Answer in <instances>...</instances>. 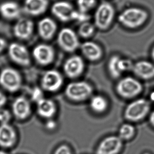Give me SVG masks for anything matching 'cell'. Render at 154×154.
<instances>
[{
  "label": "cell",
  "instance_id": "1",
  "mask_svg": "<svg viewBox=\"0 0 154 154\" xmlns=\"http://www.w3.org/2000/svg\"><path fill=\"white\" fill-rule=\"evenodd\" d=\"M94 93L92 84L85 81L75 80L67 84L64 90L65 96L74 103H82L90 100Z\"/></svg>",
  "mask_w": 154,
  "mask_h": 154
},
{
  "label": "cell",
  "instance_id": "2",
  "mask_svg": "<svg viewBox=\"0 0 154 154\" xmlns=\"http://www.w3.org/2000/svg\"><path fill=\"white\" fill-rule=\"evenodd\" d=\"M148 14L138 8L131 7L125 9L119 15L117 20L124 27L128 29H136L146 22Z\"/></svg>",
  "mask_w": 154,
  "mask_h": 154
},
{
  "label": "cell",
  "instance_id": "3",
  "mask_svg": "<svg viewBox=\"0 0 154 154\" xmlns=\"http://www.w3.org/2000/svg\"><path fill=\"white\" fill-rule=\"evenodd\" d=\"M115 13L114 6L109 2L99 4L94 15V24L96 29L102 31L109 29L114 20Z\"/></svg>",
  "mask_w": 154,
  "mask_h": 154
},
{
  "label": "cell",
  "instance_id": "4",
  "mask_svg": "<svg viewBox=\"0 0 154 154\" xmlns=\"http://www.w3.org/2000/svg\"><path fill=\"white\" fill-rule=\"evenodd\" d=\"M143 90L142 84L131 76L123 77L117 82L115 91L121 98L132 99L138 96Z\"/></svg>",
  "mask_w": 154,
  "mask_h": 154
},
{
  "label": "cell",
  "instance_id": "5",
  "mask_svg": "<svg viewBox=\"0 0 154 154\" xmlns=\"http://www.w3.org/2000/svg\"><path fill=\"white\" fill-rule=\"evenodd\" d=\"M22 84V76L17 69L6 67L0 72V86L7 92L11 93L18 92Z\"/></svg>",
  "mask_w": 154,
  "mask_h": 154
},
{
  "label": "cell",
  "instance_id": "6",
  "mask_svg": "<svg viewBox=\"0 0 154 154\" xmlns=\"http://www.w3.org/2000/svg\"><path fill=\"white\" fill-rule=\"evenodd\" d=\"M56 41L59 48L68 53H74L81 45L79 36L69 27H63L60 29L57 34Z\"/></svg>",
  "mask_w": 154,
  "mask_h": 154
},
{
  "label": "cell",
  "instance_id": "7",
  "mask_svg": "<svg viewBox=\"0 0 154 154\" xmlns=\"http://www.w3.org/2000/svg\"><path fill=\"white\" fill-rule=\"evenodd\" d=\"M149 103L143 98L132 101L126 107L124 116L127 121L131 122L140 121L147 115L150 110Z\"/></svg>",
  "mask_w": 154,
  "mask_h": 154
},
{
  "label": "cell",
  "instance_id": "8",
  "mask_svg": "<svg viewBox=\"0 0 154 154\" xmlns=\"http://www.w3.org/2000/svg\"><path fill=\"white\" fill-rule=\"evenodd\" d=\"M77 12L73 4L64 0L54 2L51 7V12L53 16L63 23L75 21Z\"/></svg>",
  "mask_w": 154,
  "mask_h": 154
},
{
  "label": "cell",
  "instance_id": "9",
  "mask_svg": "<svg viewBox=\"0 0 154 154\" xmlns=\"http://www.w3.org/2000/svg\"><path fill=\"white\" fill-rule=\"evenodd\" d=\"M7 50L11 60L16 64L26 67L31 64V54L23 44L12 42L8 45Z\"/></svg>",
  "mask_w": 154,
  "mask_h": 154
},
{
  "label": "cell",
  "instance_id": "10",
  "mask_svg": "<svg viewBox=\"0 0 154 154\" xmlns=\"http://www.w3.org/2000/svg\"><path fill=\"white\" fill-rule=\"evenodd\" d=\"M64 84V77L57 70L51 69L45 71L40 79V85L43 91L54 93L58 92Z\"/></svg>",
  "mask_w": 154,
  "mask_h": 154
},
{
  "label": "cell",
  "instance_id": "11",
  "mask_svg": "<svg viewBox=\"0 0 154 154\" xmlns=\"http://www.w3.org/2000/svg\"><path fill=\"white\" fill-rule=\"evenodd\" d=\"M31 54L38 65L41 66H48L54 62L56 52L53 46L47 43H40L34 47Z\"/></svg>",
  "mask_w": 154,
  "mask_h": 154
},
{
  "label": "cell",
  "instance_id": "12",
  "mask_svg": "<svg viewBox=\"0 0 154 154\" xmlns=\"http://www.w3.org/2000/svg\"><path fill=\"white\" fill-rule=\"evenodd\" d=\"M63 69L67 77L71 79H77L83 75L85 71V60L79 55H72L65 60Z\"/></svg>",
  "mask_w": 154,
  "mask_h": 154
},
{
  "label": "cell",
  "instance_id": "13",
  "mask_svg": "<svg viewBox=\"0 0 154 154\" xmlns=\"http://www.w3.org/2000/svg\"><path fill=\"white\" fill-rule=\"evenodd\" d=\"M19 142V134L14 126L9 124H0V149H14Z\"/></svg>",
  "mask_w": 154,
  "mask_h": 154
},
{
  "label": "cell",
  "instance_id": "14",
  "mask_svg": "<svg viewBox=\"0 0 154 154\" xmlns=\"http://www.w3.org/2000/svg\"><path fill=\"white\" fill-rule=\"evenodd\" d=\"M33 21L27 17H20L13 27V33L18 40L26 41L31 38L34 32Z\"/></svg>",
  "mask_w": 154,
  "mask_h": 154
},
{
  "label": "cell",
  "instance_id": "15",
  "mask_svg": "<svg viewBox=\"0 0 154 154\" xmlns=\"http://www.w3.org/2000/svg\"><path fill=\"white\" fill-rule=\"evenodd\" d=\"M32 105L25 96H19L13 100L12 104L13 117L19 121H25L31 115Z\"/></svg>",
  "mask_w": 154,
  "mask_h": 154
},
{
  "label": "cell",
  "instance_id": "16",
  "mask_svg": "<svg viewBox=\"0 0 154 154\" xmlns=\"http://www.w3.org/2000/svg\"><path fill=\"white\" fill-rule=\"evenodd\" d=\"M22 12L32 17L41 16L45 13L50 6L49 0H24L21 5Z\"/></svg>",
  "mask_w": 154,
  "mask_h": 154
},
{
  "label": "cell",
  "instance_id": "17",
  "mask_svg": "<svg viewBox=\"0 0 154 154\" xmlns=\"http://www.w3.org/2000/svg\"><path fill=\"white\" fill-rule=\"evenodd\" d=\"M79 49L82 57L91 62H98L104 55L102 48L96 42L92 41L84 42L81 44Z\"/></svg>",
  "mask_w": 154,
  "mask_h": 154
},
{
  "label": "cell",
  "instance_id": "18",
  "mask_svg": "<svg viewBox=\"0 0 154 154\" xmlns=\"http://www.w3.org/2000/svg\"><path fill=\"white\" fill-rule=\"evenodd\" d=\"M22 12V6L15 1L6 0L0 3V15L5 20H17Z\"/></svg>",
  "mask_w": 154,
  "mask_h": 154
},
{
  "label": "cell",
  "instance_id": "19",
  "mask_svg": "<svg viewBox=\"0 0 154 154\" xmlns=\"http://www.w3.org/2000/svg\"><path fill=\"white\" fill-rule=\"evenodd\" d=\"M38 34L42 40L48 41L53 39L57 31V24L50 17H44L38 22Z\"/></svg>",
  "mask_w": 154,
  "mask_h": 154
},
{
  "label": "cell",
  "instance_id": "20",
  "mask_svg": "<svg viewBox=\"0 0 154 154\" xmlns=\"http://www.w3.org/2000/svg\"><path fill=\"white\" fill-rule=\"evenodd\" d=\"M122 147V140L119 136H111L100 142L96 149V154H116Z\"/></svg>",
  "mask_w": 154,
  "mask_h": 154
},
{
  "label": "cell",
  "instance_id": "21",
  "mask_svg": "<svg viewBox=\"0 0 154 154\" xmlns=\"http://www.w3.org/2000/svg\"><path fill=\"white\" fill-rule=\"evenodd\" d=\"M36 103L37 114L42 119H52L56 115L57 107L54 100L44 97Z\"/></svg>",
  "mask_w": 154,
  "mask_h": 154
},
{
  "label": "cell",
  "instance_id": "22",
  "mask_svg": "<svg viewBox=\"0 0 154 154\" xmlns=\"http://www.w3.org/2000/svg\"><path fill=\"white\" fill-rule=\"evenodd\" d=\"M131 71L140 79H149L154 77V64L146 60H140L134 64Z\"/></svg>",
  "mask_w": 154,
  "mask_h": 154
},
{
  "label": "cell",
  "instance_id": "23",
  "mask_svg": "<svg viewBox=\"0 0 154 154\" xmlns=\"http://www.w3.org/2000/svg\"><path fill=\"white\" fill-rule=\"evenodd\" d=\"M89 101V107L91 110L96 114H103L108 109V101L102 95H93Z\"/></svg>",
  "mask_w": 154,
  "mask_h": 154
},
{
  "label": "cell",
  "instance_id": "24",
  "mask_svg": "<svg viewBox=\"0 0 154 154\" xmlns=\"http://www.w3.org/2000/svg\"><path fill=\"white\" fill-rule=\"evenodd\" d=\"M120 56L117 54L113 55L110 56L107 62V69L108 74L113 79H118L122 75L119 67V60Z\"/></svg>",
  "mask_w": 154,
  "mask_h": 154
},
{
  "label": "cell",
  "instance_id": "25",
  "mask_svg": "<svg viewBox=\"0 0 154 154\" xmlns=\"http://www.w3.org/2000/svg\"><path fill=\"white\" fill-rule=\"evenodd\" d=\"M96 29L94 24L90 21L81 23L77 29V35L84 39H88L94 35Z\"/></svg>",
  "mask_w": 154,
  "mask_h": 154
},
{
  "label": "cell",
  "instance_id": "26",
  "mask_svg": "<svg viewBox=\"0 0 154 154\" xmlns=\"http://www.w3.org/2000/svg\"><path fill=\"white\" fill-rule=\"evenodd\" d=\"M135 133V127L129 123H125L119 128V137L122 140H128L133 137Z\"/></svg>",
  "mask_w": 154,
  "mask_h": 154
},
{
  "label": "cell",
  "instance_id": "27",
  "mask_svg": "<svg viewBox=\"0 0 154 154\" xmlns=\"http://www.w3.org/2000/svg\"><path fill=\"white\" fill-rule=\"evenodd\" d=\"M97 4V0H76L77 10L85 13L95 8Z\"/></svg>",
  "mask_w": 154,
  "mask_h": 154
},
{
  "label": "cell",
  "instance_id": "28",
  "mask_svg": "<svg viewBox=\"0 0 154 154\" xmlns=\"http://www.w3.org/2000/svg\"><path fill=\"white\" fill-rule=\"evenodd\" d=\"M133 63L131 60L127 58H123L121 56L119 58V71L123 74V73L127 71H131L133 66Z\"/></svg>",
  "mask_w": 154,
  "mask_h": 154
},
{
  "label": "cell",
  "instance_id": "29",
  "mask_svg": "<svg viewBox=\"0 0 154 154\" xmlns=\"http://www.w3.org/2000/svg\"><path fill=\"white\" fill-rule=\"evenodd\" d=\"M12 117V114L10 110L3 108L0 109V124H9Z\"/></svg>",
  "mask_w": 154,
  "mask_h": 154
},
{
  "label": "cell",
  "instance_id": "30",
  "mask_svg": "<svg viewBox=\"0 0 154 154\" xmlns=\"http://www.w3.org/2000/svg\"><path fill=\"white\" fill-rule=\"evenodd\" d=\"M43 91L41 88H36L32 93V98L36 103L44 98Z\"/></svg>",
  "mask_w": 154,
  "mask_h": 154
},
{
  "label": "cell",
  "instance_id": "31",
  "mask_svg": "<svg viewBox=\"0 0 154 154\" xmlns=\"http://www.w3.org/2000/svg\"><path fill=\"white\" fill-rule=\"evenodd\" d=\"M54 154H72V153L67 146L62 145L56 149Z\"/></svg>",
  "mask_w": 154,
  "mask_h": 154
},
{
  "label": "cell",
  "instance_id": "32",
  "mask_svg": "<svg viewBox=\"0 0 154 154\" xmlns=\"http://www.w3.org/2000/svg\"><path fill=\"white\" fill-rule=\"evenodd\" d=\"M56 126H57V123L53 119H47L46 124H45V127L47 129L52 131L55 129Z\"/></svg>",
  "mask_w": 154,
  "mask_h": 154
},
{
  "label": "cell",
  "instance_id": "33",
  "mask_svg": "<svg viewBox=\"0 0 154 154\" xmlns=\"http://www.w3.org/2000/svg\"><path fill=\"white\" fill-rule=\"evenodd\" d=\"M8 44L4 38L0 37V54L4 52L8 48Z\"/></svg>",
  "mask_w": 154,
  "mask_h": 154
},
{
  "label": "cell",
  "instance_id": "34",
  "mask_svg": "<svg viewBox=\"0 0 154 154\" xmlns=\"http://www.w3.org/2000/svg\"><path fill=\"white\" fill-rule=\"evenodd\" d=\"M7 97L3 92L0 91V109L3 108L4 105L7 103Z\"/></svg>",
  "mask_w": 154,
  "mask_h": 154
},
{
  "label": "cell",
  "instance_id": "35",
  "mask_svg": "<svg viewBox=\"0 0 154 154\" xmlns=\"http://www.w3.org/2000/svg\"><path fill=\"white\" fill-rule=\"evenodd\" d=\"M149 122H150V124L154 127V111L150 114V116H149Z\"/></svg>",
  "mask_w": 154,
  "mask_h": 154
},
{
  "label": "cell",
  "instance_id": "36",
  "mask_svg": "<svg viewBox=\"0 0 154 154\" xmlns=\"http://www.w3.org/2000/svg\"><path fill=\"white\" fill-rule=\"evenodd\" d=\"M0 154H10L8 151L0 149Z\"/></svg>",
  "mask_w": 154,
  "mask_h": 154
},
{
  "label": "cell",
  "instance_id": "37",
  "mask_svg": "<svg viewBox=\"0 0 154 154\" xmlns=\"http://www.w3.org/2000/svg\"><path fill=\"white\" fill-rule=\"evenodd\" d=\"M150 98L152 99V100L154 101V92H152V93L150 95Z\"/></svg>",
  "mask_w": 154,
  "mask_h": 154
},
{
  "label": "cell",
  "instance_id": "38",
  "mask_svg": "<svg viewBox=\"0 0 154 154\" xmlns=\"http://www.w3.org/2000/svg\"><path fill=\"white\" fill-rule=\"evenodd\" d=\"M152 57L153 60H154V47L152 48Z\"/></svg>",
  "mask_w": 154,
  "mask_h": 154
},
{
  "label": "cell",
  "instance_id": "39",
  "mask_svg": "<svg viewBox=\"0 0 154 154\" xmlns=\"http://www.w3.org/2000/svg\"><path fill=\"white\" fill-rule=\"evenodd\" d=\"M144 154H150L149 153H148V152H146V153H144Z\"/></svg>",
  "mask_w": 154,
  "mask_h": 154
}]
</instances>
